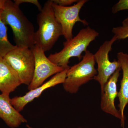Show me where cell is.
I'll return each mask as SVG.
<instances>
[{"mask_svg": "<svg viewBox=\"0 0 128 128\" xmlns=\"http://www.w3.org/2000/svg\"><path fill=\"white\" fill-rule=\"evenodd\" d=\"M2 10H0V57L4 58L8 53L16 48L17 46L12 44L8 40L7 27L1 18Z\"/></svg>", "mask_w": 128, "mask_h": 128, "instance_id": "14", "label": "cell"}, {"mask_svg": "<svg viewBox=\"0 0 128 128\" xmlns=\"http://www.w3.org/2000/svg\"><path fill=\"white\" fill-rule=\"evenodd\" d=\"M117 40L116 37L114 35L110 40L105 41L94 54L98 68L97 74L94 79L100 85L102 93L111 76L118 69L121 68V64L118 60H114L111 62L109 59V53L112 50L114 44Z\"/></svg>", "mask_w": 128, "mask_h": 128, "instance_id": "6", "label": "cell"}, {"mask_svg": "<svg viewBox=\"0 0 128 128\" xmlns=\"http://www.w3.org/2000/svg\"></svg>", "mask_w": 128, "mask_h": 128, "instance_id": "22", "label": "cell"}, {"mask_svg": "<svg viewBox=\"0 0 128 128\" xmlns=\"http://www.w3.org/2000/svg\"><path fill=\"white\" fill-rule=\"evenodd\" d=\"M82 58L80 63L68 70L63 84L65 90L70 94L77 93L82 86L94 79L97 74L94 54L87 50Z\"/></svg>", "mask_w": 128, "mask_h": 128, "instance_id": "4", "label": "cell"}, {"mask_svg": "<svg viewBox=\"0 0 128 128\" xmlns=\"http://www.w3.org/2000/svg\"><path fill=\"white\" fill-rule=\"evenodd\" d=\"M6 2V0H0V10L3 9Z\"/></svg>", "mask_w": 128, "mask_h": 128, "instance_id": "19", "label": "cell"}, {"mask_svg": "<svg viewBox=\"0 0 128 128\" xmlns=\"http://www.w3.org/2000/svg\"><path fill=\"white\" fill-rule=\"evenodd\" d=\"M1 18L6 25L10 26L14 34L16 46L32 49L35 45L34 26L14 2L6 0Z\"/></svg>", "mask_w": 128, "mask_h": 128, "instance_id": "1", "label": "cell"}, {"mask_svg": "<svg viewBox=\"0 0 128 128\" xmlns=\"http://www.w3.org/2000/svg\"><path fill=\"white\" fill-rule=\"evenodd\" d=\"M112 32L118 40L128 38V17L123 21L121 26L114 28Z\"/></svg>", "mask_w": 128, "mask_h": 128, "instance_id": "15", "label": "cell"}, {"mask_svg": "<svg viewBox=\"0 0 128 128\" xmlns=\"http://www.w3.org/2000/svg\"><path fill=\"white\" fill-rule=\"evenodd\" d=\"M54 4L62 6H69L75 3H77L78 0H52Z\"/></svg>", "mask_w": 128, "mask_h": 128, "instance_id": "18", "label": "cell"}, {"mask_svg": "<svg viewBox=\"0 0 128 128\" xmlns=\"http://www.w3.org/2000/svg\"><path fill=\"white\" fill-rule=\"evenodd\" d=\"M68 70H64L56 74L46 83L36 89L29 91L24 96H16L11 98L12 105L20 112L24 110L26 105L32 102L35 98L39 97L46 89L60 84H63L66 78Z\"/></svg>", "mask_w": 128, "mask_h": 128, "instance_id": "9", "label": "cell"}, {"mask_svg": "<svg viewBox=\"0 0 128 128\" xmlns=\"http://www.w3.org/2000/svg\"><path fill=\"white\" fill-rule=\"evenodd\" d=\"M22 84L17 73L4 58L0 57V91L10 95Z\"/></svg>", "mask_w": 128, "mask_h": 128, "instance_id": "12", "label": "cell"}, {"mask_svg": "<svg viewBox=\"0 0 128 128\" xmlns=\"http://www.w3.org/2000/svg\"><path fill=\"white\" fill-rule=\"evenodd\" d=\"M26 126L28 128H32V127H31V126H29V125H28V124Z\"/></svg>", "mask_w": 128, "mask_h": 128, "instance_id": "20", "label": "cell"}, {"mask_svg": "<svg viewBox=\"0 0 128 128\" xmlns=\"http://www.w3.org/2000/svg\"></svg>", "mask_w": 128, "mask_h": 128, "instance_id": "21", "label": "cell"}, {"mask_svg": "<svg viewBox=\"0 0 128 128\" xmlns=\"http://www.w3.org/2000/svg\"><path fill=\"white\" fill-rule=\"evenodd\" d=\"M117 57L118 60L121 64V69L122 70V78L118 97L119 101V111L122 117L121 125L123 128H124L125 120L124 110L128 105V54L120 52L118 53Z\"/></svg>", "mask_w": 128, "mask_h": 128, "instance_id": "13", "label": "cell"}, {"mask_svg": "<svg viewBox=\"0 0 128 128\" xmlns=\"http://www.w3.org/2000/svg\"><path fill=\"white\" fill-rule=\"evenodd\" d=\"M124 10H128V0H120L112 8V12L115 14Z\"/></svg>", "mask_w": 128, "mask_h": 128, "instance_id": "16", "label": "cell"}, {"mask_svg": "<svg viewBox=\"0 0 128 128\" xmlns=\"http://www.w3.org/2000/svg\"><path fill=\"white\" fill-rule=\"evenodd\" d=\"M88 1V0H80L76 4L69 6H61L52 2L56 18L61 25L63 36L66 41L73 38V29L76 23L80 22L84 26L89 25V22L86 19H82L80 16L81 10Z\"/></svg>", "mask_w": 128, "mask_h": 128, "instance_id": "7", "label": "cell"}, {"mask_svg": "<svg viewBox=\"0 0 128 128\" xmlns=\"http://www.w3.org/2000/svg\"><path fill=\"white\" fill-rule=\"evenodd\" d=\"M52 4V0L46 2L37 17L38 28L35 32V45L45 52L50 50L63 36L62 27L56 18Z\"/></svg>", "mask_w": 128, "mask_h": 128, "instance_id": "3", "label": "cell"}, {"mask_svg": "<svg viewBox=\"0 0 128 128\" xmlns=\"http://www.w3.org/2000/svg\"><path fill=\"white\" fill-rule=\"evenodd\" d=\"M31 49L34 55L35 66L33 78L28 88L29 91L41 86L48 78L64 70L50 61L41 47L35 45Z\"/></svg>", "mask_w": 128, "mask_h": 128, "instance_id": "8", "label": "cell"}, {"mask_svg": "<svg viewBox=\"0 0 128 128\" xmlns=\"http://www.w3.org/2000/svg\"><path fill=\"white\" fill-rule=\"evenodd\" d=\"M4 58L18 74L22 84L29 86L33 78L35 66L32 50L17 46Z\"/></svg>", "mask_w": 128, "mask_h": 128, "instance_id": "5", "label": "cell"}, {"mask_svg": "<svg viewBox=\"0 0 128 128\" xmlns=\"http://www.w3.org/2000/svg\"><path fill=\"white\" fill-rule=\"evenodd\" d=\"M99 34L90 27L80 30L72 39L64 42V48L58 52L50 54L48 58L54 64L64 70L70 68V60L72 57H77L80 61L83 57L82 54L86 52L92 42L99 36Z\"/></svg>", "mask_w": 128, "mask_h": 128, "instance_id": "2", "label": "cell"}, {"mask_svg": "<svg viewBox=\"0 0 128 128\" xmlns=\"http://www.w3.org/2000/svg\"><path fill=\"white\" fill-rule=\"evenodd\" d=\"M9 94H0V118L11 128H16L27 120L12 105Z\"/></svg>", "mask_w": 128, "mask_h": 128, "instance_id": "11", "label": "cell"}, {"mask_svg": "<svg viewBox=\"0 0 128 128\" xmlns=\"http://www.w3.org/2000/svg\"><path fill=\"white\" fill-rule=\"evenodd\" d=\"M14 2L16 4L19 6L21 4L24 3L33 4L37 6L40 12L41 11L42 8L41 4L38 0H14Z\"/></svg>", "mask_w": 128, "mask_h": 128, "instance_id": "17", "label": "cell"}, {"mask_svg": "<svg viewBox=\"0 0 128 128\" xmlns=\"http://www.w3.org/2000/svg\"><path fill=\"white\" fill-rule=\"evenodd\" d=\"M121 68L118 69L105 85L102 93L101 108L104 112L121 120V113L116 107L115 100L118 97L117 83L120 75Z\"/></svg>", "mask_w": 128, "mask_h": 128, "instance_id": "10", "label": "cell"}]
</instances>
